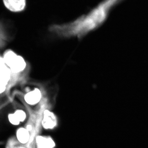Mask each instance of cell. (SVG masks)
I'll return each mask as SVG.
<instances>
[{
  "label": "cell",
  "instance_id": "obj_1",
  "mask_svg": "<svg viewBox=\"0 0 148 148\" xmlns=\"http://www.w3.org/2000/svg\"><path fill=\"white\" fill-rule=\"evenodd\" d=\"M118 3L116 0H104L87 14L69 23L53 24L49 30L59 38H82L102 26L112 9Z\"/></svg>",
  "mask_w": 148,
  "mask_h": 148
},
{
  "label": "cell",
  "instance_id": "obj_2",
  "mask_svg": "<svg viewBox=\"0 0 148 148\" xmlns=\"http://www.w3.org/2000/svg\"><path fill=\"white\" fill-rule=\"evenodd\" d=\"M4 61L11 71L14 73L22 71L26 67V63L24 58L11 51L5 54Z\"/></svg>",
  "mask_w": 148,
  "mask_h": 148
},
{
  "label": "cell",
  "instance_id": "obj_3",
  "mask_svg": "<svg viewBox=\"0 0 148 148\" xmlns=\"http://www.w3.org/2000/svg\"><path fill=\"white\" fill-rule=\"evenodd\" d=\"M3 1L5 7L12 12L22 11L26 6V0H3Z\"/></svg>",
  "mask_w": 148,
  "mask_h": 148
},
{
  "label": "cell",
  "instance_id": "obj_4",
  "mask_svg": "<svg viewBox=\"0 0 148 148\" xmlns=\"http://www.w3.org/2000/svg\"><path fill=\"white\" fill-rule=\"evenodd\" d=\"M42 97V94L38 88H35L25 95L24 99L26 103L29 105H35L39 103Z\"/></svg>",
  "mask_w": 148,
  "mask_h": 148
},
{
  "label": "cell",
  "instance_id": "obj_5",
  "mask_svg": "<svg viewBox=\"0 0 148 148\" xmlns=\"http://www.w3.org/2000/svg\"><path fill=\"white\" fill-rule=\"evenodd\" d=\"M56 117L53 113L48 110L44 111L42 120L44 127L46 129H51L56 125Z\"/></svg>",
  "mask_w": 148,
  "mask_h": 148
},
{
  "label": "cell",
  "instance_id": "obj_6",
  "mask_svg": "<svg viewBox=\"0 0 148 148\" xmlns=\"http://www.w3.org/2000/svg\"><path fill=\"white\" fill-rule=\"evenodd\" d=\"M16 140L21 145L27 147L30 140V134L26 127H21L16 132Z\"/></svg>",
  "mask_w": 148,
  "mask_h": 148
},
{
  "label": "cell",
  "instance_id": "obj_7",
  "mask_svg": "<svg viewBox=\"0 0 148 148\" xmlns=\"http://www.w3.org/2000/svg\"><path fill=\"white\" fill-rule=\"evenodd\" d=\"M26 117V113L22 110H17L8 116L9 120L14 125H18L20 123L24 121Z\"/></svg>",
  "mask_w": 148,
  "mask_h": 148
},
{
  "label": "cell",
  "instance_id": "obj_8",
  "mask_svg": "<svg viewBox=\"0 0 148 148\" xmlns=\"http://www.w3.org/2000/svg\"><path fill=\"white\" fill-rule=\"evenodd\" d=\"M37 148H53L55 146L53 140L50 138L38 136L36 138Z\"/></svg>",
  "mask_w": 148,
  "mask_h": 148
},
{
  "label": "cell",
  "instance_id": "obj_9",
  "mask_svg": "<svg viewBox=\"0 0 148 148\" xmlns=\"http://www.w3.org/2000/svg\"><path fill=\"white\" fill-rule=\"evenodd\" d=\"M8 81L0 77V93L5 90Z\"/></svg>",
  "mask_w": 148,
  "mask_h": 148
},
{
  "label": "cell",
  "instance_id": "obj_10",
  "mask_svg": "<svg viewBox=\"0 0 148 148\" xmlns=\"http://www.w3.org/2000/svg\"><path fill=\"white\" fill-rule=\"evenodd\" d=\"M18 148H28L27 147H25V146H24V145H21V146H20V147H19Z\"/></svg>",
  "mask_w": 148,
  "mask_h": 148
},
{
  "label": "cell",
  "instance_id": "obj_11",
  "mask_svg": "<svg viewBox=\"0 0 148 148\" xmlns=\"http://www.w3.org/2000/svg\"><path fill=\"white\" fill-rule=\"evenodd\" d=\"M116 1H118V2L119 3V2L120 1H121V0H116Z\"/></svg>",
  "mask_w": 148,
  "mask_h": 148
}]
</instances>
